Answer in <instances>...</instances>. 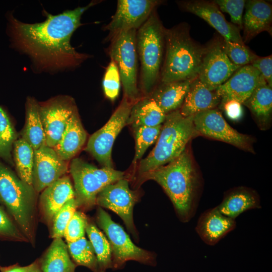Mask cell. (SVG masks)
<instances>
[{
	"label": "cell",
	"instance_id": "cell-24",
	"mask_svg": "<svg viewBox=\"0 0 272 272\" xmlns=\"http://www.w3.org/2000/svg\"><path fill=\"white\" fill-rule=\"evenodd\" d=\"M195 79L160 82L148 97L152 99L166 114H168L180 108L191 84Z\"/></svg>",
	"mask_w": 272,
	"mask_h": 272
},
{
	"label": "cell",
	"instance_id": "cell-27",
	"mask_svg": "<svg viewBox=\"0 0 272 272\" xmlns=\"http://www.w3.org/2000/svg\"><path fill=\"white\" fill-rule=\"evenodd\" d=\"M166 114L149 97H143L131 107L127 124L132 129L141 126L155 127L164 122Z\"/></svg>",
	"mask_w": 272,
	"mask_h": 272
},
{
	"label": "cell",
	"instance_id": "cell-33",
	"mask_svg": "<svg viewBox=\"0 0 272 272\" xmlns=\"http://www.w3.org/2000/svg\"><path fill=\"white\" fill-rule=\"evenodd\" d=\"M17 135L10 118L0 106V158L13 164L12 151Z\"/></svg>",
	"mask_w": 272,
	"mask_h": 272
},
{
	"label": "cell",
	"instance_id": "cell-2",
	"mask_svg": "<svg viewBox=\"0 0 272 272\" xmlns=\"http://www.w3.org/2000/svg\"><path fill=\"white\" fill-rule=\"evenodd\" d=\"M152 180L164 189L179 220L187 223L197 210L199 179L189 152L184 150L176 158L141 176Z\"/></svg>",
	"mask_w": 272,
	"mask_h": 272
},
{
	"label": "cell",
	"instance_id": "cell-37",
	"mask_svg": "<svg viewBox=\"0 0 272 272\" xmlns=\"http://www.w3.org/2000/svg\"><path fill=\"white\" fill-rule=\"evenodd\" d=\"M121 83L118 67L114 60L110 59L102 82L104 94L108 99L114 101L117 98Z\"/></svg>",
	"mask_w": 272,
	"mask_h": 272
},
{
	"label": "cell",
	"instance_id": "cell-31",
	"mask_svg": "<svg viewBox=\"0 0 272 272\" xmlns=\"http://www.w3.org/2000/svg\"><path fill=\"white\" fill-rule=\"evenodd\" d=\"M86 232L96 256L99 272H105L107 269L112 268V252L107 238L91 223L88 222Z\"/></svg>",
	"mask_w": 272,
	"mask_h": 272
},
{
	"label": "cell",
	"instance_id": "cell-12",
	"mask_svg": "<svg viewBox=\"0 0 272 272\" xmlns=\"http://www.w3.org/2000/svg\"><path fill=\"white\" fill-rule=\"evenodd\" d=\"M162 2L157 0H118L115 13L104 27L109 41L118 34L138 30Z\"/></svg>",
	"mask_w": 272,
	"mask_h": 272
},
{
	"label": "cell",
	"instance_id": "cell-13",
	"mask_svg": "<svg viewBox=\"0 0 272 272\" xmlns=\"http://www.w3.org/2000/svg\"><path fill=\"white\" fill-rule=\"evenodd\" d=\"M240 67L226 55L223 40H215L206 46L197 79L209 90H216Z\"/></svg>",
	"mask_w": 272,
	"mask_h": 272
},
{
	"label": "cell",
	"instance_id": "cell-10",
	"mask_svg": "<svg viewBox=\"0 0 272 272\" xmlns=\"http://www.w3.org/2000/svg\"><path fill=\"white\" fill-rule=\"evenodd\" d=\"M133 104L123 97L106 123L89 139L86 151L103 167L113 168L111 158L112 147L118 134L127 124Z\"/></svg>",
	"mask_w": 272,
	"mask_h": 272
},
{
	"label": "cell",
	"instance_id": "cell-29",
	"mask_svg": "<svg viewBox=\"0 0 272 272\" xmlns=\"http://www.w3.org/2000/svg\"><path fill=\"white\" fill-rule=\"evenodd\" d=\"M76 266L61 238L54 239L40 265L42 272H75Z\"/></svg>",
	"mask_w": 272,
	"mask_h": 272
},
{
	"label": "cell",
	"instance_id": "cell-41",
	"mask_svg": "<svg viewBox=\"0 0 272 272\" xmlns=\"http://www.w3.org/2000/svg\"><path fill=\"white\" fill-rule=\"evenodd\" d=\"M250 64L259 71L267 84L272 87V55L258 56Z\"/></svg>",
	"mask_w": 272,
	"mask_h": 272
},
{
	"label": "cell",
	"instance_id": "cell-25",
	"mask_svg": "<svg viewBox=\"0 0 272 272\" xmlns=\"http://www.w3.org/2000/svg\"><path fill=\"white\" fill-rule=\"evenodd\" d=\"M87 137L86 131L76 110L70 118L59 141L53 149L62 160L67 161L81 149Z\"/></svg>",
	"mask_w": 272,
	"mask_h": 272
},
{
	"label": "cell",
	"instance_id": "cell-7",
	"mask_svg": "<svg viewBox=\"0 0 272 272\" xmlns=\"http://www.w3.org/2000/svg\"><path fill=\"white\" fill-rule=\"evenodd\" d=\"M136 30L121 32L109 41L107 52L116 63L123 89V97L132 103L142 97L138 84L139 59Z\"/></svg>",
	"mask_w": 272,
	"mask_h": 272
},
{
	"label": "cell",
	"instance_id": "cell-39",
	"mask_svg": "<svg viewBox=\"0 0 272 272\" xmlns=\"http://www.w3.org/2000/svg\"><path fill=\"white\" fill-rule=\"evenodd\" d=\"M213 2L219 10L229 14L232 22L239 29L243 28L242 14L246 1L216 0Z\"/></svg>",
	"mask_w": 272,
	"mask_h": 272
},
{
	"label": "cell",
	"instance_id": "cell-44",
	"mask_svg": "<svg viewBox=\"0 0 272 272\" xmlns=\"http://www.w3.org/2000/svg\"><path fill=\"white\" fill-rule=\"evenodd\" d=\"M28 272H42L40 266L38 262L33 263V265L31 269Z\"/></svg>",
	"mask_w": 272,
	"mask_h": 272
},
{
	"label": "cell",
	"instance_id": "cell-36",
	"mask_svg": "<svg viewBox=\"0 0 272 272\" xmlns=\"http://www.w3.org/2000/svg\"><path fill=\"white\" fill-rule=\"evenodd\" d=\"M78 207V203L74 197L65 203L55 214L52 221L53 238H59L63 236L65 228Z\"/></svg>",
	"mask_w": 272,
	"mask_h": 272
},
{
	"label": "cell",
	"instance_id": "cell-32",
	"mask_svg": "<svg viewBox=\"0 0 272 272\" xmlns=\"http://www.w3.org/2000/svg\"><path fill=\"white\" fill-rule=\"evenodd\" d=\"M67 249L77 265L86 266L94 272H99L98 265L93 246L84 237L72 242H67Z\"/></svg>",
	"mask_w": 272,
	"mask_h": 272
},
{
	"label": "cell",
	"instance_id": "cell-19",
	"mask_svg": "<svg viewBox=\"0 0 272 272\" xmlns=\"http://www.w3.org/2000/svg\"><path fill=\"white\" fill-rule=\"evenodd\" d=\"M236 227L235 220L225 216L215 207L200 214L195 230L205 244L214 246Z\"/></svg>",
	"mask_w": 272,
	"mask_h": 272
},
{
	"label": "cell",
	"instance_id": "cell-11",
	"mask_svg": "<svg viewBox=\"0 0 272 272\" xmlns=\"http://www.w3.org/2000/svg\"><path fill=\"white\" fill-rule=\"evenodd\" d=\"M193 123L197 135L220 141L245 151L254 153L253 139L232 127L216 108L194 115Z\"/></svg>",
	"mask_w": 272,
	"mask_h": 272
},
{
	"label": "cell",
	"instance_id": "cell-22",
	"mask_svg": "<svg viewBox=\"0 0 272 272\" xmlns=\"http://www.w3.org/2000/svg\"><path fill=\"white\" fill-rule=\"evenodd\" d=\"M221 99L215 90L206 88L197 79L194 80L179 111L184 117L212 109L220 105Z\"/></svg>",
	"mask_w": 272,
	"mask_h": 272
},
{
	"label": "cell",
	"instance_id": "cell-6",
	"mask_svg": "<svg viewBox=\"0 0 272 272\" xmlns=\"http://www.w3.org/2000/svg\"><path fill=\"white\" fill-rule=\"evenodd\" d=\"M35 190L0 162V203L17 224L25 237L34 238Z\"/></svg>",
	"mask_w": 272,
	"mask_h": 272
},
{
	"label": "cell",
	"instance_id": "cell-8",
	"mask_svg": "<svg viewBox=\"0 0 272 272\" xmlns=\"http://www.w3.org/2000/svg\"><path fill=\"white\" fill-rule=\"evenodd\" d=\"M70 171L74 182L75 198L79 206L85 208L96 205L98 193L124 175L123 172L113 168H98L79 158L72 161Z\"/></svg>",
	"mask_w": 272,
	"mask_h": 272
},
{
	"label": "cell",
	"instance_id": "cell-28",
	"mask_svg": "<svg viewBox=\"0 0 272 272\" xmlns=\"http://www.w3.org/2000/svg\"><path fill=\"white\" fill-rule=\"evenodd\" d=\"M21 138L27 142L34 151L46 145L39 103L31 97L27 99L26 120Z\"/></svg>",
	"mask_w": 272,
	"mask_h": 272
},
{
	"label": "cell",
	"instance_id": "cell-20",
	"mask_svg": "<svg viewBox=\"0 0 272 272\" xmlns=\"http://www.w3.org/2000/svg\"><path fill=\"white\" fill-rule=\"evenodd\" d=\"M243 20L244 43L249 41L260 33H271L272 7L266 1H246Z\"/></svg>",
	"mask_w": 272,
	"mask_h": 272
},
{
	"label": "cell",
	"instance_id": "cell-5",
	"mask_svg": "<svg viewBox=\"0 0 272 272\" xmlns=\"http://www.w3.org/2000/svg\"><path fill=\"white\" fill-rule=\"evenodd\" d=\"M193 118L182 116L179 109L166 114L155 146L140 163V176L169 163L185 150L189 141L197 135Z\"/></svg>",
	"mask_w": 272,
	"mask_h": 272
},
{
	"label": "cell",
	"instance_id": "cell-16",
	"mask_svg": "<svg viewBox=\"0 0 272 272\" xmlns=\"http://www.w3.org/2000/svg\"><path fill=\"white\" fill-rule=\"evenodd\" d=\"M264 80L259 71L251 64L240 67L216 89L221 99L220 107L230 100L242 104Z\"/></svg>",
	"mask_w": 272,
	"mask_h": 272
},
{
	"label": "cell",
	"instance_id": "cell-23",
	"mask_svg": "<svg viewBox=\"0 0 272 272\" xmlns=\"http://www.w3.org/2000/svg\"><path fill=\"white\" fill-rule=\"evenodd\" d=\"M75 197L69 177L63 176L46 187L40 196V203L46 218L52 221L55 214L70 199Z\"/></svg>",
	"mask_w": 272,
	"mask_h": 272
},
{
	"label": "cell",
	"instance_id": "cell-9",
	"mask_svg": "<svg viewBox=\"0 0 272 272\" xmlns=\"http://www.w3.org/2000/svg\"><path fill=\"white\" fill-rule=\"evenodd\" d=\"M96 219L110 245L112 267L120 268L128 260L150 265L156 264L155 254L136 246L123 229L101 208H98Z\"/></svg>",
	"mask_w": 272,
	"mask_h": 272
},
{
	"label": "cell",
	"instance_id": "cell-3",
	"mask_svg": "<svg viewBox=\"0 0 272 272\" xmlns=\"http://www.w3.org/2000/svg\"><path fill=\"white\" fill-rule=\"evenodd\" d=\"M165 56L160 81L170 83L197 78L206 47L191 37L189 27L179 24L165 32Z\"/></svg>",
	"mask_w": 272,
	"mask_h": 272
},
{
	"label": "cell",
	"instance_id": "cell-38",
	"mask_svg": "<svg viewBox=\"0 0 272 272\" xmlns=\"http://www.w3.org/2000/svg\"><path fill=\"white\" fill-rule=\"evenodd\" d=\"M87 219L85 215L76 211L67 225L63 237L69 242H75L84 237Z\"/></svg>",
	"mask_w": 272,
	"mask_h": 272
},
{
	"label": "cell",
	"instance_id": "cell-30",
	"mask_svg": "<svg viewBox=\"0 0 272 272\" xmlns=\"http://www.w3.org/2000/svg\"><path fill=\"white\" fill-rule=\"evenodd\" d=\"M13 149L18 177L28 185L32 186L34 150L22 138L16 140Z\"/></svg>",
	"mask_w": 272,
	"mask_h": 272
},
{
	"label": "cell",
	"instance_id": "cell-42",
	"mask_svg": "<svg viewBox=\"0 0 272 272\" xmlns=\"http://www.w3.org/2000/svg\"><path fill=\"white\" fill-rule=\"evenodd\" d=\"M221 108L224 109L227 115L231 119L238 120L242 116L241 104L236 101H228Z\"/></svg>",
	"mask_w": 272,
	"mask_h": 272
},
{
	"label": "cell",
	"instance_id": "cell-26",
	"mask_svg": "<svg viewBox=\"0 0 272 272\" xmlns=\"http://www.w3.org/2000/svg\"><path fill=\"white\" fill-rule=\"evenodd\" d=\"M251 111L261 130L270 127L272 113V87L264 80L242 104Z\"/></svg>",
	"mask_w": 272,
	"mask_h": 272
},
{
	"label": "cell",
	"instance_id": "cell-14",
	"mask_svg": "<svg viewBox=\"0 0 272 272\" xmlns=\"http://www.w3.org/2000/svg\"><path fill=\"white\" fill-rule=\"evenodd\" d=\"M137 200V192L131 190L128 181L122 178L105 187L97 195L96 204L118 215L136 237L137 232L133 223V209Z\"/></svg>",
	"mask_w": 272,
	"mask_h": 272
},
{
	"label": "cell",
	"instance_id": "cell-40",
	"mask_svg": "<svg viewBox=\"0 0 272 272\" xmlns=\"http://www.w3.org/2000/svg\"><path fill=\"white\" fill-rule=\"evenodd\" d=\"M0 239L18 241H23L26 239L1 206Z\"/></svg>",
	"mask_w": 272,
	"mask_h": 272
},
{
	"label": "cell",
	"instance_id": "cell-35",
	"mask_svg": "<svg viewBox=\"0 0 272 272\" xmlns=\"http://www.w3.org/2000/svg\"><path fill=\"white\" fill-rule=\"evenodd\" d=\"M223 46L225 52L231 61L240 66L250 64L258 56L246 45H242L238 43L223 39Z\"/></svg>",
	"mask_w": 272,
	"mask_h": 272
},
{
	"label": "cell",
	"instance_id": "cell-18",
	"mask_svg": "<svg viewBox=\"0 0 272 272\" xmlns=\"http://www.w3.org/2000/svg\"><path fill=\"white\" fill-rule=\"evenodd\" d=\"M182 10L192 13L206 21L215 28L223 39L245 45L240 29L227 21L218 7L212 2L182 1L178 2Z\"/></svg>",
	"mask_w": 272,
	"mask_h": 272
},
{
	"label": "cell",
	"instance_id": "cell-34",
	"mask_svg": "<svg viewBox=\"0 0 272 272\" xmlns=\"http://www.w3.org/2000/svg\"><path fill=\"white\" fill-rule=\"evenodd\" d=\"M162 125L155 127L141 126L133 129L135 151L133 162L141 159L146 151L158 139Z\"/></svg>",
	"mask_w": 272,
	"mask_h": 272
},
{
	"label": "cell",
	"instance_id": "cell-1",
	"mask_svg": "<svg viewBox=\"0 0 272 272\" xmlns=\"http://www.w3.org/2000/svg\"><path fill=\"white\" fill-rule=\"evenodd\" d=\"M100 1L66 10L57 15L43 11L45 20L26 23L8 14V33L11 46L25 54L38 72L55 73L74 69L91 57L78 52L71 44L74 32L83 24V14Z\"/></svg>",
	"mask_w": 272,
	"mask_h": 272
},
{
	"label": "cell",
	"instance_id": "cell-21",
	"mask_svg": "<svg viewBox=\"0 0 272 272\" xmlns=\"http://www.w3.org/2000/svg\"><path fill=\"white\" fill-rule=\"evenodd\" d=\"M216 208L225 216L235 220L245 212L260 209L261 206L259 196L255 190L240 186L227 191Z\"/></svg>",
	"mask_w": 272,
	"mask_h": 272
},
{
	"label": "cell",
	"instance_id": "cell-4",
	"mask_svg": "<svg viewBox=\"0 0 272 272\" xmlns=\"http://www.w3.org/2000/svg\"><path fill=\"white\" fill-rule=\"evenodd\" d=\"M165 29L155 10L137 31V49L141 64L139 88L143 97L149 96L160 81Z\"/></svg>",
	"mask_w": 272,
	"mask_h": 272
},
{
	"label": "cell",
	"instance_id": "cell-17",
	"mask_svg": "<svg viewBox=\"0 0 272 272\" xmlns=\"http://www.w3.org/2000/svg\"><path fill=\"white\" fill-rule=\"evenodd\" d=\"M66 161L62 160L54 150L44 145L34 151L32 186L37 192L63 176L67 170Z\"/></svg>",
	"mask_w": 272,
	"mask_h": 272
},
{
	"label": "cell",
	"instance_id": "cell-15",
	"mask_svg": "<svg viewBox=\"0 0 272 272\" xmlns=\"http://www.w3.org/2000/svg\"><path fill=\"white\" fill-rule=\"evenodd\" d=\"M39 112L45 134V144L53 148L59 141L67 122L76 111L73 100L58 97L39 103Z\"/></svg>",
	"mask_w": 272,
	"mask_h": 272
},
{
	"label": "cell",
	"instance_id": "cell-43",
	"mask_svg": "<svg viewBox=\"0 0 272 272\" xmlns=\"http://www.w3.org/2000/svg\"><path fill=\"white\" fill-rule=\"evenodd\" d=\"M33 263L25 266H20L17 265L7 267L0 266L1 272H28L31 269Z\"/></svg>",
	"mask_w": 272,
	"mask_h": 272
}]
</instances>
